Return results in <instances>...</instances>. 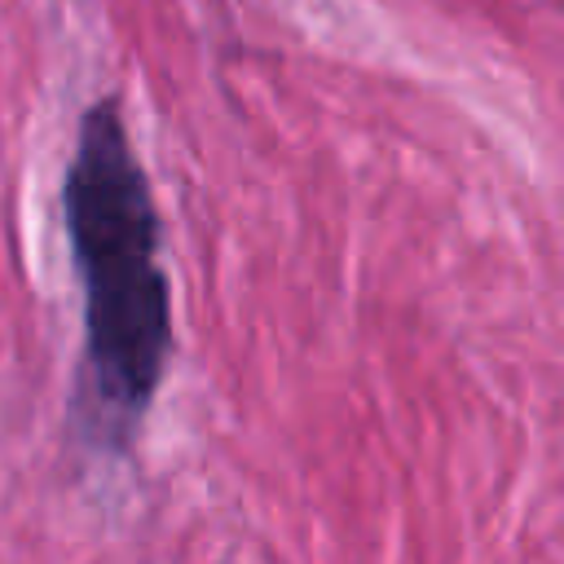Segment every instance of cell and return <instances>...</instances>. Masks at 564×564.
<instances>
[{
	"mask_svg": "<svg viewBox=\"0 0 564 564\" xmlns=\"http://www.w3.org/2000/svg\"><path fill=\"white\" fill-rule=\"evenodd\" d=\"M70 269L84 295V352L75 370V432L119 454L176 352L172 286L159 260V203L132 150L115 93L84 106L62 176Z\"/></svg>",
	"mask_w": 564,
	"mask_h": 564,
	"instance_id": "cell-1",
	"label": "cell"
}]
</instances>
